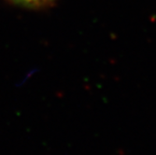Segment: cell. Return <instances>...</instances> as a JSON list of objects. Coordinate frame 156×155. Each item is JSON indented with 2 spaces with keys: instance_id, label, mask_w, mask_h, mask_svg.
Returning a JSON list of instances; mask_svg holds the SVG:
<instances>
[{
  "instance_id": "obj_1",
  "label": "cell",
  "mask_w": 156,
  "mask_h": 155,
  "mask_svg": "<svg viewBox=\"0 0 156 155\" xmlns=\"http://www.w3.org/2000/svg\"><path fill=\"white\" fill-rule=\"evenodd\" d=\"M8 1L23 8L37 9L47 7L48 5H51L53 2H55L56 0H8Z\"/></svg>"
}]
</instances>
